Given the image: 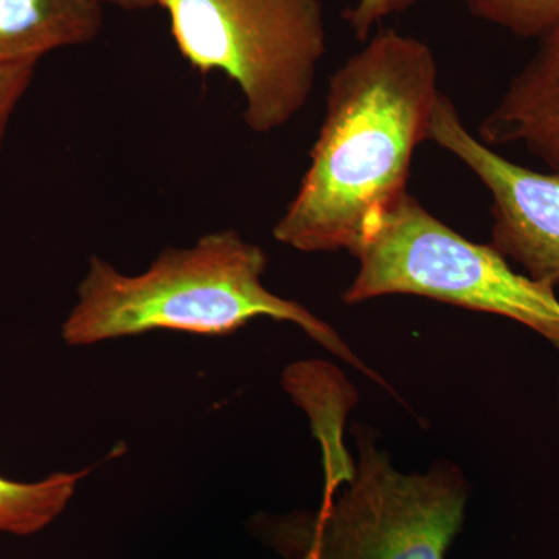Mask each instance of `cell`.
I'll return each mask as SVG.
<instances>
[{"mask_svg": "<svg viewBox=\"0 0 559 559\" xmlns=\"http://www.w3.org/2000/svg\"><path fill=\"white\" fill-rule=\"evenodd\" d=\"M102 28L98 0H0V60L39 62L92 43Z\"/></svg>", "mask_w": 559, "mask_h": 559, "instance_id": "8", "label": "cell"}, {"mask_svg": "<svg viewBox=\"0 0 559 559\" xmlns=\"http://www.w3.org/2000/svg\"><path fill=\"white\" fill-rule=\"evenodd\" d=\"M428 44L381 28L331 75L325 119L274 238L300 252L358 248L407 193L440 98Z\"/></svg>", "mask_w": 559, "mask_h": 559, "instance_id": "1", "label": "cell"}, {"mask_svg": "<svg viewBox=\"0 0 559 559\" xmlns=\"http://www.w3.org/2000/svg\"><path fill=\"white\" fill-rule=\"evenodd\" d=\"M469 13L518 36L543 38L559 25V0H465Z\"/></svg>", "mask_w": 559, "mask_h": 559, "instance_id": "10", "label": "cell"}, {"mask_svg": "<svg viewBox=\"0 0 559 559\" xmlns=\"http://www.w3.org/2000/svg\"><path fill=\"white\" fill-rule=\"evenodd\" d=\"M359 462L341 495L314 513L264 518L259 533L286 559H447L465 522L469 487L440 460L426 473L393 468L373 430L356 426Z\"/></svg>", "mask_w": 559, "mask_h": 559, "instance_id": "3", "label": "cell"}, {"mask_svg": "<svg viewBox=\"0 0 559 559\" xmlns=\"http://www.w3.org/2000/svg\"><path fill=\"white\" fill-rule=\"evenodd\" d=\"M558 409H559V382H558Z\"/></svg>", "mask_w": 559, "mask_h": 559, "instance_id": "15", "label": "cell"}, {"mask_svg": "<svg viewBox=\"0 0 559 559\" xmlns=\"http://www.w3.org/2000/svg\"><path fill=\"white\" fill-rule=\"evenodd\" d=\"M294 559H311L310 557H299V558H294Z\"/></svg>", "mask_w": 559, "mask_h": 559, "instance_id": "14", "label": "cell"}, {"mask_svg": "<svg viewBox=\"0 0 559 559\" xmlns=\"http://www.w3.org/2000/svg\"><path fill=\"white\" fill-rule=\"evenodd\" d=\"M86 474L55 473L33 484L0 476V533L28 536L46 528L66 510Z\"/></svg>", "mask_w": 559, "mask_h": 559, "instance_id": "9", "label": "cell"}, {"mask_svg": "<svg viewBox=\"0 0 559 559\" xmlns=\"http://www.w3.org/2000/svg\"><path fill=\"white\" fill-rule=\"evenodd\" d=\"M266 270L263 248L234 229L212 231L190 248L162 250L142 274H121L92 257L61 336L72 347L153 330L227 336L250 320L270 318L299 326L337 358L380 380L325 320L271 293L263 283Z\"/></svg>", "mask_w": 559, "mask_h": 559, "instance_id": "2", "label": "cell"}, {"mask_svg": "<svg viewBox=\"0 0 559 559\" xmlns=\"http://www.w3.org/2000/svg\"><path fill=\"white\" fill-rule=\"evenodd\" d=\"M477 138L488 146L521 145L559 175V25L510 81Z\"/></svg>", "mask_w": 559, "mask_h": 559, "instance_id": "7", "label": "cell"}, {"mask_svg": "<svg viewBox=\"0 0 559 559\" xmlns=\"http://www.w3.org/2000/svg\"><path fill=\"white\" fill-rule=\"evenodd\" d=\"M430 142L457 157L491 194V245L524 274L559 285V175L520 167L485 145L465 127L448 95L440 94Z\"/></svg>", "mask_w": 559, "mask_h": 559, "instance_id": "6", "label": "cell"}, {"mask_svg": "<svg viewBox=\"0 0 559 559\" xmlns=\"http://www.w3.org/2000/svg\"><path fill=\"white\" fill-rule=\"evenodd\" d=\"M358 274L342 300L417 296L521 323L559 349L555 289L511 270L492 245L466 240L409 191L352 253Z\"/></svg>", "mask_w": 559, "mask_h": 559, "instance_id": "4", "label": "cell"}, {"mask_svg": "<svg viewBox=\"0 0 559 559\" xmlns=\"http://www.w3.org/2000/svg\"><path fill=\"white\" fill-rule=\"evenodd\" d=\"M419 0H356L352 7L342 11V17L347 22L356 39L367 43L373 31V25L403 11L417 5Z\"/></svg>", "mask_w": 559, "mask_h": 559, "instance_id": "12", "label": "cell"}, {"mask_svg": "<svg viewBox=\"0 0 559 559\" xmlns=\"http://www.w3.org/2000/svg\"><path fill=\"white\" fill-rule=\"evenodd\" d=\"M183 60L240 87L255 134L286 127L310 100L326 53L322 0H159Z\"/></svg>", "mask_w": 559, "mask_h": 559, "instance_id": "5", "label": "cell"}, {"mask_svg": "<svg viewBox=\"0 0 559 559\" xmlns=\"http://www.w3.org/2000/svg\"><path fill=\"white\" fill-rule=\"evenodd\" d=\"M38 62L0 60V148L10 120L35 79Z\"/></svg>", "mask_w": 559, "mask_h": 559, "instance_id": "11", "label": "cell"}, {"mask_svg": "<svg viewBox=\"0 0 559 559\" xmlns=\"http://www.w3.org/2000/svg\"><path fill=\"white\" fill-rule=\"evenodd\" d=\"M98 2L109 3V5L127 11L150 10L159 7V0H98Z\"/></svg>", "mask_w": 559, "mask_h": 559, "instance_id": "13", "label": "cell"}]
</instances>
